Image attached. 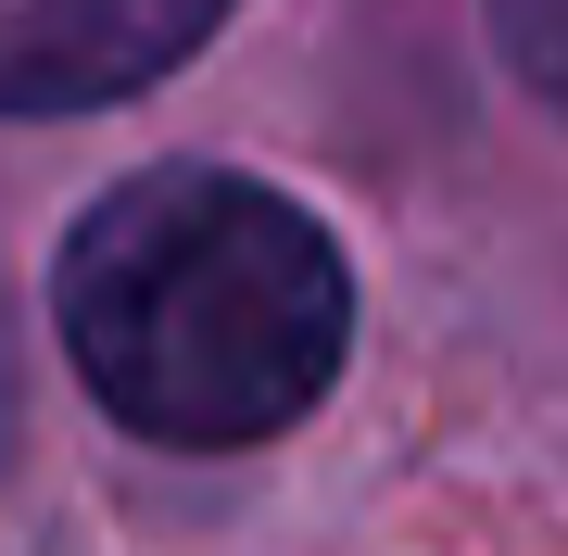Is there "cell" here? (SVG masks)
<instances>
[{"label":"cell","instance_id":"277c9868","mask_svg":"<svg viewBox=\"0 0 568 556\" xmlns=\"http://www.w3.org/2000/svg\"><path fill=\"white\" fill-rule=\"evenodd\" d=\"M13 417H26V367H13V304H0V455H13Z\"/></svg>","mask_w":568,"mask_h":556},{"label":"cell","instance_id":"7a4b0ae2","mask_svg":"<svg viewBox=\"0 0 568 556\" xmlns=\"http://www.w3.org/2000/svg\"><path fill=\"white\" fill-rule=\"evenodd\" d=\"M227 0H0V114H89L215 39Z\"/></svg>","mask_w":568,"mask_h":556},{"label":"cell","instance_id":"6da1fadb","mask_svg":"<svg viewBox=\"0 0 568 556\" xmlns=\"http://www.w3.org/2000/svg\"><path fill=\"white\" fill-rule=\"evenodd\" d=\"M77 380L140 443H278L342 380L354 279L342 241L265 178L152 165L77 215L51 266Z\"/></svg>","mask_w":568,"mask_h":556},{"label":"cell","instance_id":"3957f363","mask_svg":"<svg viewBox=\"0 0 568 556\" xmlns=\"http://www.w3.org/2000/svg\"><path fill=\"white\" fill-rule=\"evenodd\" d=\"M493 26H506V63L568 114V0H493Z\"/></svg>","mask_w":568,"mask_h":556}]
</instances>
